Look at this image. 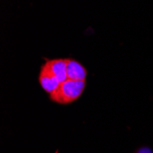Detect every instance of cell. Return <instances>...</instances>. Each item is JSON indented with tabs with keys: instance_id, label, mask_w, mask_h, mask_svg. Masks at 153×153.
<instances>
[{
	"instance_id": "1",
	"label": "cell",
	"mask_w": 153,
	"mask_h": 153,
	"mask_svg": "<svg viewBox=\"0 0 153 153\" xmlns=\"http://www.w3.org/2000/svg\"><path fill=\"white\" fill-rule=\"evenodd\" d=\"M67 59L48 60L41 66L39 82L45 92L49 94L56 89L67 78L66 74Z\"/></svg>"
},
{
	"instance_id": "4",
	"label": "cell",
	"mask_w": 153,
	"mask_h": 153,
	"mask_svg": "<svg viewBox=\"0 0 153 153\" xmlns=\"http://www.w3.org/2000/svg\"><path fill=\"white\" fill-rule=\"evenodd\" d=\"M138 153H152L151 150L148 148H143L141 149H140V151H138Z\"/></svg>"
},
{
	"instance_id": "3",
	"label": "cell",
	"mask_w": 153,
	"mask_h": 153,
	"mask_svg": "<svg viewBox=\"0 0 153 153\" xmlns=\"http://www.w3.org/2000/svg\"><path fill=\"white\" fill-rule=\"evenodd\" d=\"M66 74L68 79L85 81L87 76L86 68L74 59H67Z\"/></svg>"
},
{
	"instance_id": "2",
	"label": "cell",
	"mask_w": 153,
	"mask_h": 153,
	"mask_svg": "<svg viewBox=\"0 0 153 153\" xmlns=\"http://www.w3.org/2000/svg\"><path fill=\"white\" fill-rule=\"evenodd\" d=\"M85 85V81L66 79L50 94V99L59 105H69L80 98Z\"/></svg>"
}]
</instances>
